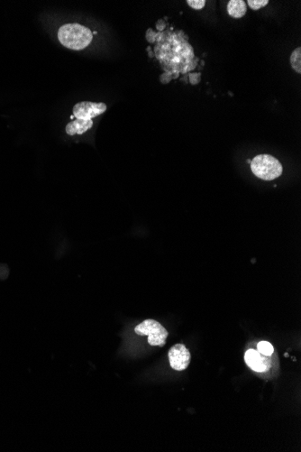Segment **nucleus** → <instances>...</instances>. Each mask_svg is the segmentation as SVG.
I'll return each mask as SVG.
<instances>
[{
	"instance_id": "f257e3e1",
	"label": "nucleus",
	"mask_w": 301,
	"mask_h": 452,
	"mask_svg": "<svg viewBox=\"0 0 301 452\" xmlns=\"http://www.w3.org/2000/svg\"><path fill=\"white\" fill-rule=\"evenodd\" d=\"M164 39L166 45L164 44V47L160 49L166 50V52H160V54L156 55L157 58L162 63H165L164 69L172 76V79L173 74L174 79L178 78L179 73L185 74L197 67L198 58L195 57L193 48L187 40L189 37H187L183 31L170 33L169 37Z\"/></svg>"
},
{
	"instance_id": "f03ea898",
	"label": "nucleus",
	"mask_w": 301,
	"mask_h": 452,
	"mask_svg": "<svg viewBox=\"0 0 301 452\" xmlns=\"http://www.w3.org/2000/svg\"><path fill=\"white\" fill-rule=\"evenodd\" d=\"M58 39L66 48L79 51L91 43L93 33L88 27L79 24H66L58 30Z\"/></svg>"
},
{
	"instance_id": "7ed1b4c3",
	"label": "nucleus",
	"mask_w": 301,
	"mask_h": 452,
	"mask_svg": "<svg viewBox=\"0 0 301 452\" xmlns=\"http://www.w3.org/2000/svg\"><path fill=\"white\" fill-rule=\"evenodd\" d=\"M250 163L253 175L264 181H273L283 175L282 163L270 155H258Z\"/></svg>"
},
{
	"instance_id": "20e7f679",
	"label": "nucleus",
	"mask_w": 301,
	"mask_h": 452,
	"mask_svg": "<svg viewBox=\"0 0 301 452\" xmlns=\"http://www.w3.org/2000/svg\"><path fill=\"white\" fill-rule=\"evenodd\" d=\"M139 336H148V343L151 346L164 347L168 337V331L160 323L154 319H145L134 329Z\"/></svg>"
},
{
	"instance_id": "39448f33",
	"label": "nucleus",
	"mask_w": 301,
	"mask_h": 452,
	"mask_svg": "<svg viewBox=\"0 0 301 452\" xmlns=\"http://www.w3.org/2000/svg\"><path fill=\"white\" fill-rule=\"evenodd\" d=\"M106 110L107 105L105 103L83 101L76 104L73 107V116L77 119L92 120L94 118L103 114Z\"/></svg>"
},
{
	"instance_id": "423d86ee",
	"label": "nucleus",
	"mask_w": 301,
	"mask_h": 452,
	"mask_svg": "<svg viewBox=\"0 0 301 452\" xmlns=\"http://www.w3.org/2000/svg\"><path fill=\"white\" fill-rule=\"evenodd\" d=\"M190 352L183 344H176L169 350V361L171 367L176 371H183L190 366Z\"/></svg>"
},
{
	"instance_id": "0eeeda50",
	"label": "nucleus",
	"mask_w": 301,
	"mask_h": 452,
	"mask_svg": "<svg viewBox=\"0 0 301 452\" xmlns=\"http://www.w3.org/2000/svg\"><path fill=\"white\" fill-rule=\"evenodd\" d=\"M246 363L252 370L264 373L270 367L269 356L260 354L256 349H250L245 354Z\"/></svg>"
},
{
	"instance_id": "6e6552de",
	"label": "nucleus",
	"mask_w": 301,
	"mask_h": 452,
	"mask_svg": "<svg viewBox=\"0 0 301 452\" xmlns=\"http://www.w3.org/2000/svg\"><path fill=\"white\" fill-rule=\"evenodd\" d=\"M93 126L92 120H82V119H76L74 121H71L66 126V133L70 136H74L76 134L82 135L88 130L90 129Z\"/></svg>"
},
{
	"instance_id": "1a4fd4ad",
	"label": "nucleus",
	"mask_w": 301,
	"mask_h": 452,
	"mask_svg": "<svg viewBox=\"0 0 301 452\" xmlns=\"http://www.w3.org/2000/svg\"><path fill=\"white\" fill-rule=\"evenodd\" d=\"M247 11L246 3L243 0H231L227 4V12L233 18H241Z\"/></svg>"
},
{
	"instance_id": "9d476101",
	"label": "nucleus",
	"mask_w": 301,
	"mask_h": 452,
	"mask_svg": "<svg viewBox=\"0 0 301 452\" xmlns=\"http://www.w3.org/2000/svg\"><path fill=\"white\" fill-rule=\"evenodd\" d=\"M290 64L295 71L301 73V48L297 47L294 50L290 56Z\"/></svg>"
},
{
	"instance_id": "9b49d317",
	"label": "nucleus",
	"mask_w": 301,
	"mask_h": 452,
	"mask_svg": "<svg viewBox=\"0 0 301 452\" xmlns=\"http://www.w3.org/2000/svg\"><path fill=\"white\" fill-rule=\"evenodd\" d=\"M257 349H258V351L260 354H263V355L266 356H271L273 354V352H274V349H273L272 345L270 342H268V341H260V342H259L258 345H257Z\"/></svg>"
},
{
	"instance_id": "f8f14e48",
	"label": "nucleus",
	"mask_w": 301,
	"mask_h": 452,
	"mask_svg": "<svg viewBox=\"0 0 301 452\" xmlns=\"http://www.w3.org/2000/svg\"><path fill=\"white\" fill-rule=\"evenodd\" d=\"M269 1L268 0H248L247 4L253 10H259L260 8L267 6Z\"/></svg>"
},
{
	"instance_id": "ddd939ff",
	"label": "nucleus",
	"mask_w": 301,
	"mask_h": 452,
	"mask_svg": "<svg viewBox=\"0 0 301 452\" xmlns=\"http://www.w3.org/2000/svg\"><path fill=\"white\" fill-rule=\"evenodd\" d=\"M187 3L190 6V8L196 9V10H200V9L204 8L205 5H206V1L205 0H188Z\"/></svg>"
},
{
	"instance_id": "4468645a",
	"label": "nucleus",
	"mask_w": 301,
	"mask_h": 452,
	"mask_svg": "<svg viewBox=\"0 0 301 452\" xmlns=\"http://www.w3.org/2000/svg\"><path fill=\"white\" fill-rule=\"evenodd\" d=\"M189 77H190V82L192 85H196L198 82H200V73H196V74L190 73Z\"/></svg>"
}]
</instances>
